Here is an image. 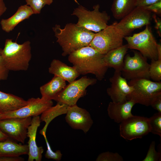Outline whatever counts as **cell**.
Instances as JSON below:
<instances>
[{"instance_id": "obj_34", "label": "cell", "mask_w": 161, "mask_h": 161, "mask_svg": "<svg viewBox=\"0 0 161 161\" xmlns=\"http://www.w3.org/2000/svg\"><path fill=\"white\" fill-rule=\"evenodd\" d=\"M150 106L158 112L161 113V95L157 96L153 99Z\"/></svg>"}, {"instance_id": "obj_29", "label": "cell", "mask_w": 161, "mask_h": 161, "mask_svg": "<svg viewBox=\"0 0 161 161\" xmlns=\"http://www.w3.org/2000/svg\"><path fill=\"white\" fill-rule=\"evenodd\" d=\"M123 157L117 153L106 151L100 154L96 161H123Z\"/></svg>"}, {"instance_id": "obj_27", "label": "cell", "mask_w": 161, "mask_h": 161, "mask_svg": "<svg viewBox=\"0 0 161 161\" xmlns=\"http://www.w3.org/2000/svg\"><path fill=\"white\" fill-rule=\"evenodd\" d=\"M151 131L161 137V113L158 112L148 118Z\"/></svg>"}, {"instance_id": "obj_9", "label": "cell", "mask_w": 161, "mask_h": 161, "mask_svg": "<svg viewBox=\"0 0 161 161\" xmlns=\"http://www.w3.org/2000/svg\"><path fill=\"white\" fill-rule=\"evenodd\" d=\"M147 59L137 51L134 52L132 56L129 54L125 55L121 71L122 76L129 80L142 78L150 79V64Z\"/></svg>"}, {"instance_id": "obj_10", "label": "cell", "mask_w": 161, "mask_h": 161, "mask_svg": "<svg viewBox=\"0 0 161 161\" xmlns=\"http://www.w3.org/2000/svg\"><path fill=\"white\" fill-rule=\"evenodd\" d=\"M119 130L120 136L126 140L141 138L150 132L148 118L133 115L120 123Z\"/></svg>"}, {"instance_id": "obj_4", "label": "cell", "mask_w": 161, "mask_h": 161, "mask_svg": "<svg viewBox=\"0 0 161 161\" xmlns=\"http://www.w3.org/2000/svg\"><path fill=\"white\" fill-rule=\"evenodd\" d=\"M100 5L97 4L94 6L93 10L90 11L80 5L74 9L71 15L78 18L77 25L97 33L108 25L110 19L106 11H100Z\"/></svg>"}, {"instance_id": "obj_28", "label": "cell", "mask_w": 161, "mask_h": 161, "mask_svg": "<svg viewBox=\"0 0 161 161\" xmlns=\"http://www.w3.org/2000/svg\"><path fill=\"white\" fill-rule=\"evenodd\" d=\"M53 0H25L26 4L32 9L34 14H38L41 9L46 5H50Z\"/></svg>"}, {"instance_id": "obj_30", "label": "cell", "mask_w": 161, "mask_h": 161, "mask_svg": "<svg viewBox=\"0 0 161 161\" xmlns=\"http://www.w3.org/2000/svg\"><path fill=\"white\" fill-rule=\"evenodd\" d=\"M155 142L154 141L151 143L146 155L143 161H158L161 158V154L157 152L155 149Z\"/></svg>"}, {"instance_id": "obj_25", "label": "cell", "mask_w": 161, "mask_h": 161, "mask_svg": "<svg viewBox=\"0 0 161 161\" xmlns=\"http://www.w3.org/2000/svg\"><path fill=\"white\" fill-rule=\"evenodd\" d=\"M136 7V0H113L111 10L114 18L121 19Z\"/></svg>"}, {"instance_id": "obj_31", "label": "cell", "mask_w": 161, "mask_h": 161, "mask_svg": "<svg viewBox=\"0 0 161 161\" xmlns=\"http://www.w3.org/2000/svg\"><path fill=\"white\" fill-rule=\"evenodd\" d=\"M43 136L45 140L47 148L45 154V157L47 159H52L57 161H60L62 156L61 151L57 150L55 152L53 151L48 141L46 134L43 135Z\"/></svg>"}, {"instance_id": "obj_14", "label": "cell", "mask_w": 161, "mask_h": 161, "mask_svg": "<svg viewBox=\"0 0 161 161\" xmlns=\"http://www.w3.org/2000/svg\"><path fill=\"white\" fill-rule=\"evenodd\" d=\"M66 122L72 129L81 130L87 133L92 126L93 122L89 112L77 104L69 106L66 114Z\"/></svg>"}, {"instance_id": "obj_2", "label": "cell", "mask_w": 161, "mask_h": 161, "mask_svg": "<svg viewBox=\"0 0 161 161\" xmlns=\"http://www.w3.org/2000/svg\"><path fill=\"white\" fill-rule=\"evenodd\" d=\"M52 29L56 41L62 48L63 56L89 46L96 33L71 23L66 24L63 28L56 24Z\"/></svg>"}, {"instance_id": "obj_39", "label": "cell", "mask_w": 161, "mask_h": 161, "mask_svg": "<svg viewBox=\"0 0 161 161\" xmlns=\"http://www.w3.org/2000/svg\"><path fill=\"white\" fill-rule=\"evenodd\" d=\"M9 137L0 129V141L6 140Z\"/></svg>"}, {"instance_id": "obj_5", "label": "cell", "mask_w": 161, "mask_h": 161, "mask_svg": "<svg viewBox=\"0 0 161 161\" xmlns=\"http://www.w3.org/2000/svg\"><path fill=\"white\" fill-rule=\"evenodd\" d=\"M128 84L133 86L134 89L127 96V100H132L135 104L150 106L153 99L161 95V81L142 78L130 80Z\"/></svg>"}, {"instance_id": "obj_38", "label": "cell", "mask_w": 161, "mask_h": 161, "mask_svg": "<svg viewBox=\"0 0 161 161\" xmlns=\"http://www.w3.org/2000/svg\"><path fill=\"white\" fill-rule=\"evenodd\" d=\"M7 8L4 0H0V17L6 11Z\"/></svg>"}, {"instance_id": "obj_40", "label": "cell", "mask_w": 161, "mask_h": 161, "mask_svg": "<svg viewBox=\"0 0 161 161\" xmlns=\"http://www.w3.org/2000/svg\"><path fill=\"white\" fill-rule=\"evenodd\" d=\"M157 52L158 54V59L161 60V45L158 44L157 46Z\"/></svg>"}, {"instance_id": "obj_3", "label": "cell", "mask_w": 161, "mask_h": 161, "mask_svg": "<svg viewBox=\"0 0 161 161\" xmlns=\"http://www.w3.org/2000/svg\"><path fill=\"white\" fill-rule=\"evenodd\" d=\"M31 49L29 41L20 44L12 39H6L1 55L7 69L9 71H27L32 58Z\"/></svg>"}, {"instance_id": "obj_23", "label": "cell", "mask_w": 161, "mask_h": 161, "mask_svg": "<svg viewBox=\"0 0 161 161\" xmlns=\"http://www.w3.org/2000/svg\"><path fill=\"white\" fill-rule=\"evenodd\" d=\"M28 145L19 144L8 138L0 141V157L20 156L28 154Z\"/></svg>"}, {"instance_id": "obj_19", "label": "cell", "mask_w": 161, "mask_h": 161, "mask_svg": "<svg viewBox=\"0 0 161 161\" xmlns=\"http://www.w3.org/2000/svg\"><path fill=\"white\" fill-rule=\"evenodd\" d=\"M48 71L50 73L60 77L69 83L75 80L80 75L73 66H68L56 59L52 61Z\"/></svg>"}, {"instance_id": "obj_18", "label": "cell", "mask_w": 161, "mask_h": 161, "mask_svg": "<svg viewBox=\"0 0 161 161\" xmlns=\"http://www.w3.org/2000/svg\"><path fill=\"white\" fill-rule=\"evenodd\" d=\"M34 13L29 6L27 4L21 5L11 17L1 20L0 23L1 28L5 32H9L19 23L29 18Z\"/></svg>"}, {"instance_id": "obj_36", "label": "cell", "mask_w": 161, "mask_h": 161, "mask_svg": "<svg viewBox=\"0 0 161 161\" xmlns=\"http://www.w3.org/2000/svg\"><path fill=\"white\" fill-rule=\"evenodd\" d=\"M160 0H136V7H144Z\"/></svg>"}, {"instance_id": "obj_21", "label": "cell", "mask_w": 161, "mask_h": 161, "mask_svg": "<svg viewBox=\"0 0 161 161\" xmlns=\"http://www.w3.org/2000/svg\"><path fill=\"white\" fill-rule=\"evenodd\" d=\"M127 44L111 50L105 54L104 61L108 67L113 68L115 71H121L125 57L128 49Z\"/></svg>"}, {"instance_id": "obj_16", "label": "cell", "mask_w": 161, "mask_h": 161, "mask_svg": "<svg viewBox=\"0 0 161 161\" xmlns=\"http://www.w3.org/2000/svg\"><path fill=\"white\" fill-rule=\"evenodd\" d=\"M41 121L39 115L32 117L31 123L27 129V136L29 138L28 161H41L42 159L44 149L42 146L38 147L35 141L37 130Z\"/></svg>"}, {"instance_id": "obj_35", "label": "cell", "mask_w": 161, "mask_h": 161, "mask_svg": "<svg viewBox=\"0 0 161 161\" xmlns=\"http://www.w3.org/2000/svg\"><path fill=\"white\" fill-rule=\"evenodd\" d=\"M152 17L155 23V28L159 36H161V20L157 15L154 14Z\"/></svg>"}, {"instance_id": "obj_7", "label": "cell", "mask_w": 161, "mask_h": 161, "mask_svg": "<svg viewBox=\"0 0 161 161\" xmlns=\"http://www.w3.org/2000/svg\"><path fill=\"white\" fill-rule=\"evenodd\" d=\"M124 38L127 42L129 49L139 51L147 58L158 59V43L149 25L146 26L143 31L134 34L132 36H126Z\"/></svg>"}, {"instance_id": "obj_17", "label": "cell", "mask_w": 161, "mask_h": 161, "mask_svg": "<svg viewBox=\"0 0 161 161\" xmlns=\"http://www.w3.org/2000/svg\"><path fill=\"white\" fill-rule=\"evenodd\" d=\"M135 104L132 100L123 103H109L107 109L109 117L117 123H120L128 118L132 116V109Z\"/></svg>"}, {"instance_id": "obj_13", "label": "cell", "mask_w": 161, "mask_h": 161, "mask_svg": "<svg viewBox=\"0 0 161 161\" xmlns=\"http://www.w3.org/2000/svg\"><path fill=\"white\" fill-rule=\"evenodd\" d=\"M27 101V105L18 109L2 113L1 119L38 116L53 105L52 100H46L39 97H32L29 99Z\"/></svg>"}, {"instance_id": "obj_12", "label": "cell", "mask_w": 161, "mask_h": 161, "mask_svg": "<svg viewBox=\"0 0 161 161\" xmlns=\"http://www.w3.org/2000/svg\"><path fill=\"white\" fill-rule=\"evenodd\" d=\"M32 117L10 118L0 120V129L10 139L24 143Z\"/></svg>"}, {"instance_id": "obj_6", "label": "cell", "mask_w": 161, "mask_h": 161, "mask_svg": "<svg viewBox=\"0 0 161 161\" xmlns=\"http://www.w3.org/2000/svg\"><path fill=\"white\" fill-rule=\"evenodd\" d=\"M117 22L96 33L89 46L103 54L123 45L125 36L117 26Z\"/></svg>"}, {"instance_id": "obj_15", "label": "cell", "mask_w": 161, "mask_h": 161, "mask_svg": "<svg viewBox=\"0 0 161 161\" xmlns=\"http://www.w3.org/2000/svg\"><path fill=\"white\" fill-rule=\"evenodd\" d=\"M109 80L111 86L107 89L106 92L112 102L117 103L126 101L127 96L133 91L134 88L128 84L127 80L122 76L121 72L115 71Z\"/></svg>"}, {"instance_id": "obj_8", "label": "cell", "mask_w": 161, "mask_h": 161, "mask_svg": "<svg viewBox=\"0 0 161 161\" xmlns=\"http://www.w3.org/2000/svg\"><path fill=\"white\" fill-rule=\"evenodd\" d=\"M97 81L96 79L82 77L66 85L54 100L69 106L76 104L78 100L86 95V88L95 84Z\"/></svg>"}, {"instance_id": "obj_24", "label": "cell", "mask_w": 161, "mask_h": 161, "mask_svg": "<svg viewBox=\"0 0 161 161\" xmlns=\"http://www.w3.org/2000/svg\"><path fill=\"white\" fill-rule=\"evenodd\" d=\"M69 106L59 103H57L55 106H52L44 112L41 115L40 119L44 121L45 124L40 131V133L43 135L46 134V131L50 123L55 118L60 115L66 114Z\"/></svg>"}, {"instance_id": "obj_26", "label": "cell", "mask_w": 161, "mask_h": 161, "mask_svg": "<svg viewBox=\"0 0 161 161\" xmlns=\"http://www.w3.org/2000/svg\"><path fill=\"white\" fill-rule=\"evenodd\" d=\"M149 73L150 78L154 81L159 82L161 80V60H151Z\"/></svg>"}, {"instance_id": "obj_37", "label": "cell", "mask_w": 161, "mask_h": 161, "mask_svg": "<svg viewBox=\"0 0 161 161\" xmlns=\"http://www.w3.org/2000/svg\"><path fill=\"white\" fill-rule=\"evenodd\" d=\"M24 159L20 156L0 157V161H23Z\"/></svg>"}, {"instance_id": "obj_11", "label": "cell", "mask_w": 161, "mask_h": 161, "mask_svg": "<svg viewBox=\"0 0 161 161\" xmlns=\"http://www.w3.org/2000/svg\"><path fill=\"white\" fill-rule=\"evenodd\" d=\"M151 12L143 7H136L131 12L117 23V26L125 36L135 30L149 25L151 15Z\"/></svg>"}, {"instance_id": "obj_32", "label": "cell", "mask_w": 161, "mask_h": 161, "mask_svg": "<svg viewBox=\"0 0 161 161\" xmlns=\"http://www.w3.org/2000/svg\"><path fill=\"white\" fill-rule=\"evenodd\" d=\"M2 49L0 48V81L6 80L9 71L6 68L1 55Z\"/></svg>"}, {"instance_id": "obj_41", "label": "cell", "mask_w": 161, "mask_h": 161, "mask_svg": "<svg viewBox=\"0 0 161 161\" xmlns=\"http://www.w3.org/2000/svg\"><path fill=\"white\" fill-rule=\"evenodd\" d=\"M2 113H0V120L1 119Z\"/></svg>"}, {"instance_id": "obj_22", "label": "cell", "mask_w": 161, "mask_h": 161, "mask_svg": "<svg viewBox=\"0 0 161 161\" xmlns=\"http://www.w3.org/2000/svg\"><path fill=\"white\" fill-rule=\"evenodd\" d=\"M28 101L12 94L0 91V113L16 110L26 105Z\"/></svg>"}, {"instance_id": "obj_20", "label": "cell", "mask_w": 161, "mask_h": 161, "mask_svg": "<svg viewBox=\"0 0 161 161\" xmlns=\"http://www.w3.org/2000/svg\"><path fill=\"white\" fill-rule=\"evenodd\" d=\"M66 86V81L54 75L50 81L41 86V98L46 100H54Z\"/></svg>"}, {"instance_id": "obj_1", "label": "cell", "mask_w": 161, "mask_h": 161, "mask_svg": "<svg viewBox=\"0 0 161 161\" xmlns=\"http://www.w3.org/2000/svg\"><path fill=\"white\" fill-rule=\"evenodd\" d=\"M104 55L88 46L70 54L68 60L80 75L92 74L101 80L108 68L104 61Z\"/></svg>"}, {"instance_id": "obj_33", "label": "cell", "mask_w": 161, "mask_h": 161, "mask_svg": "<svg viewBox=\"0 0 161 161\" xmlns=\"http://www.w3.org/2000/svg\"><path fill=\"white\" fill-rule=\"evenodd\" d=\"M143 8L154 14L161 16V0L147 6L143 7Z\"/></svg>"}]
</instances>
